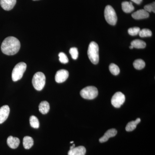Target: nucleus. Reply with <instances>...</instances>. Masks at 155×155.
I'll return each instance as SVG.
<instances>
[{
  "instance_id": "26",
  "label": "nucleus",
  "mask_w": 155,
  "mask_h": 155,
  "mask_svg": "<svg viewBox=\"0 0 155 155\" xmlns=\"http://www.w3.org/2000/svg\"><path fill=\"white\" fill-rule=\"evenodd\" d=\"M59 61L62 64H66L69 62V60L65 53L61 52L59 54Z\"/></svg>"
},
{
  "instance_id": "5",
  "label": "nucleus",
  "mask_w": 155,
  "mask_h": 155,
  "mask_svg": "<svg viewBox=\"0 0 155 155\" xmlns=\"http://www.w3.org/2000/svg\"><path fill=\"white\" fill-rule=\"evenodd\" d=\"M104 17L106 21L111 25H116L117 21V17L116 11L110 5L106 6L104 10Z\"/></svg>"
},
{
  "instance_id": "18",
  "label": "nucleus",
  "mask_w": 155,
  "mask_h": 155,
  "mask_svg": "<svg viewBox=\"0 0 155 155\" xmlns=\"http://www.w3.org/2000/svg\"><path fill=\"white\" fill-rule=\"evenodd\" d=\"M34 140L32 137L25 136L23 139V145L25 149H29L33 146Z\"/></svg>"
},
{
  "instance_id": "23",
  "label": "nucleus",
  "mask_w": 155,
  "mask_h": 155,
  "mask_svg": "<svg viewBox=\"0 0 155 155\" xmlns=\"http://www.w3.org/2000/svg\"><path fill=\"white\" fill-rule=\"evenodd\" d=\"M139 36L140 37H151L152 35V32L151 31L147 28H143V29L140 30L139 33Z\"/></svg>"
},
{
  "instance_id": "25",
  "label": "nucleus",
  "mask_w": 155,
  "mask_h": 155,
  "mask_svg": "<svg viewBox=\"0 0 155 155\" xmlns=\"http://www.w3.org/2000/svg\"><path fill=\"white\" fill-rule=\"evenodd\" d=\"M69 53L73 60H76L78 58V52L76 48H72L69 50Z\"/></svg>"
},
{
  "instance_id": "13",
  "label": "nucleus",
  "mask_w": 155,
  "mask_h": 155,
  "mask_svg": "<svg viewBox=\"0 0 155 155\" xmlns=\"http://www.w3.org/2000/svg\"><path fill=\"white\" fill-rule=\"evenodd\" d=\"M86 150L83 146H79L74 147L69 150L68 152V155H85Z\"/></svg>"
},
{
  "instance_id": "29",
  "label": "nucleus",
  "mask_w": 155,
  "mask_h": 155,
  "mask_svg": "<svg viewBox=\"0 0 155 155\" xmlns=\"http://www.w3.org/2000/svg\"><path fill=\"white\" fill-rule=\"evenodd\" d=\"M74 147H75V144H73L72 145V146L70 147V150L74 148Z\"/></svg>"
},
{
  "instance_id": "28",
  "label": "nucleus",
  "mask_w": 155,
  "mask_h": 155,
  "mask_svg": "<svg viewBox=\"0 0 155 155\" xmlns=\"http://www.w3.org/2000/svg\"><path fill=\"white\" fill-rule=\"evenodd\" d=\"M133 2L136 3L137 5H140L142 2L143 0H131Z\"/></svg>"
},
{
  "instance_id": "22",
  "label": "nucleus",
  "mask_w": 155,
  "mask_h": 155,
  "mask_svg": "<svg viewBox=\"0 0 155 155\" xmlns=\"http://www.w3.org/2000/svg\"><path fill=\"white\" fill-rule=\"evenodd\" d=\"M110 72L114 75H117L120 72V69L117 65L114 64H111L109 66Z\"/></svg>"
},
{
  "instance_id": "12",
  "label": "nucleus",
  "mask_w": 155,
  "mask_h": 155,
  "mask_svg": "<svg viewBox=\"0 0 155 155\" xmlns=\"http://www.w3.org/2000/svg\"><path fill=\"white\" fill-rule=\"evenodd\" d=\"M117 130L116 129H114V128H112V129L108 130L104 134L102 137H101L100 139V142L101 143L106 142L107 141L109 138L115 137L116 135V134H117Z\"/></svg>"
},
{
  "instance_id": "6",
  "label": "nucleus",
  "mask_w": 155,
  "mask_h": 155,
  "mask_svg": "<svg viewBox=\"0 0 155 155\" xmlns=\"http://www.w3.org/2000/svg\"><path fill=\"white\" fill-rule=\"evenodd\" d=\"M97 89L94 86H90L84 87L80 91V95L85 99L92 100L97 96Z\"/></svg>"
},
{
  "instance_id": "32",
  "label": "nucleus",
  "mask_w": 155,
  "mask_h": 155,
  "mask_svg": "<svg viewBox=\"0 0 155 155\" xmlns=\"http://www.w3.org/2000/svg\"><path fill=\"white\" fill-rule=\"evenodd\" d=\"M33 1H38V0H33Z\"/></svg>"
},
{
  "instance_id": "9",
  "label": "nucleus",
  "mask_w": 155,
  "mask_h": 155,
  "mask_svg": "<svg viewBox=\"0 0 155 155\" xmlns=\"http://www.w3.org/2000/svg\"><path fill=\"white\" fill-rule=\"evenodd\" d=\"M17 0H0V5L4 10L9 11L14 8Z\"/></svg>"
},
{
  "instance_id": "4",
  "label": "nucleus",
  "mask_w": 155,
  "mask_h": 155,
  "mask_svg": "<svg viewBox=\"0 0 155 155\" xmlns=\"http://www.w3.org/2000/svg\"><path fill=\"white\" fill-rule=\"evenodd\" d=\"M26 64L24 62H20L15 66L12 73V78L13 81H17L22 78L26 70Z\"/></svg>"
},
{
  "instance_id": "15",
  "label": "nucleus",
  "mask_w": 155,
  "mask_h": 155,
  "mask_svg": "<svg viewBox=\"0 0 155 155\" xmlns=\"http://www.w3.org/2000/svg\"><path fill=\"white\" fill-rule=\"evenodd\" d=\"M50 110V105L46 101H43L39 105V110L43 114H46L48 113Z\"/></svg>"
},
{
  "instance_id": "21",
  "label": "nucleus",
  "mask_w": 155,
  "mask_h": 155,
  "mask_svg": "<svg viewBox=\"0 0 155 155\" xmlns=\"http://www.w3.org/2000/svg\"><path fill=\"white\" fill-rule=\"evenodd\" d=\"M29 122L31 127L34 128H38L39 127V122L38 119L34 116H31Z\"/></svg>"
},
{
  "instance_id": "7",
  "label": "nucleus",
  "mask_w": 155,
  "mask_h": 155,
  "mask_svg": "<svg viewBox=\"0 0 155 155\" xmlns=\"http://www.w3.org/2000/svg\"><path fill=\"white\" fill-rule=\"evenodd\" d=\"M125 95L121 92H117L113 96L111 100L112 104L116 108H119L125 102Z\"/></svg>"
},
{
  "instance_id": "20",
  "label": "nucleus",
  "mask_w": 155,
  "mask_h": 155,
  "mask_svg": "<svg viewBox=\"0 0 155 155\" xmlns=\"http://www.w3.org/2000/svg\"><path fill=\"white\" fill-rule=\"evenodd\" d=\"M134 67L137 70H141L145 67V63L141 59H137L135 60L133 63Z\"/></svg>"
},
{
  "instance_id": "17",
  "label": "nucleus",
  "mask_w": 155,
  "mask_h": 155,
  "mask_svg": "<svg viewBox=\"0 0 155 155\" xmlns=\"http://www.w3.org/2000/svg\"><path fill=\"white\" fill-rule=\"evenodd\" d=\"M140 122V118H137L135 121H132L127 123L125 130L127 131H133L136 128L137 125Z\"/></svg>"
},
{
  "instance_id": "24",
  "label": "nucleus",
  "mask_w": 155,
  "mask_h": 155,
  "mask_svg": "<svg viewBox=\"0 0 155 155\" xmlns=\"http://www.w3.org/2000/svg\"><path fill=\"white\" fill-rule=\"evenodd\" d=\"M140 30V29L139 27H132L128 29V33L131 36H135L139 34Z\"/></svg>"
},
{
  "instance_id": "8",
  "label": "nucleus",
  "mask_w": 155,
  "mask_h": 155,
  "mask_svg": "<svg viewBox=\"0 0 155 155\" xmlns=\"http://www.w3.org/2000/svg\"><path fill=\"white\" fill-rule=\"evenodd\" d=\"M68 71L65 69H61L56 73L55 79L56 82L58 83H63L67 80L69 77Z\"/></svg>"
},
{
  "instance_id": "19",
  "label": "nucleus",
  "mask_w": 155,
  "mask_h": 155,
  "mask_svg": "<svg viewBox=\"0 0 155 155\" xmlns=\"http://www.w3.org/2000/svg\"><path fill=\"white\" fill-rule=\"evenodd\" d=\"M130 45L132 46L134 48L137 49H143L146 46V44L144 41L141 40L136 39L131 41Z\"/></svg>"
},
{
  "instance_id": "11",
  "label": "nucleus",
  "mask_w": 155,
  "mask_h": 155,
  "mask_svg": "<svg viewBox=\"0 0 155 155\" xmlns=\"http://www.w3.org/2000/svg\"><path fill=\"white\" fill-rule=\"evenodd\" d=\"M131 16L134 19H141L148 18L150 15L149 13L144 9H140L133 13Z\"/></svg>"
},
{
  "instance_id": "3",
  "label": "nucleus",
  "mask_w": 155,
  "mask_h": 155,
  "mask_svg": "<svg viewBox=\"0 0 155 155\" xmlns=\"http://www.w3.org/2000/svg\"><path fill=\"white\" fill-rule=\"evenodd\" d=\"M46 77L45 74L42 72H36L34 75L32 80L33 87L36 90L41 91L45 84Z\"/></svg>"
},
{
  "instance_id": "16",
  "label": "nucleus",
  "mask_w": 155,
  "mask_h": 155,
  "mask_svg": "<svg viewBox=\"0 0 155 155\" xmlns=\"http://www.w3.org/2000/svg\"><path fill=\"white\" fill-rule=\"evenodd\" d=\"M122 8L123 11L126 13H131L134 9V7L131 2H123L122 3Z\"/></svg>"
},
{
  "instance_id": "1",
  "label": "nucleus",
  "mask_w": 155,
  "mask_h": 155,
  "mask_svg": "<svg viewBox=\"0 0 155 155\" xmlns=\"http://www.w3.org/2000/svg\"><path fill=\"white\" fill-rule=\"evenodd\" d=\"M20 48V43L19 40L13 36L6 38L1 45V50L3 53L9 56L16 54Z\"/></svg>"
},
{
  "instance_id": "27",
  "label": "nucleus",
  "mask_w": 155,
  "mask_h": 155,
  "mask_svg": "<svg viewBox=\"0 0 155 155\" xmlns=\"http://www.w3.org/2000/svg\"><path fill=\"white\" fill-rule=\"evenodd\" d=\"M144 9L148 13L153 12L155 13V2L150 4L146 5L144 6Z\"/></svg>"
},
{
  "instance_id": "30",
  "label": "nucleus",
  "mask_w": 155,
  "mask_h": 155,
  "mask_svg": "<svg viewBox=\"0 0 155 155\" xmlns=\"http://www.w3.org/2000/svg\"><path fill=\"white\" fill-rule=\"evenodd\" d=\"M129 48H130V49H132L134 48V47L130 45V47H129Z\"/></svg>"
},
{
  "instance_id": "10",
  "label": "nucleus",
  "mask_w": 155,
  "mask_h": 155,
  "mask_svg": "<svg viewBox=\"0 0 155 155\" xmlns=\"http://www.w3.org/2000/svg\"><path fill=\"white\" fill-rule=\"evenodd\" d=\"M10 109L8 105L3 106L0 108V124L5 122L8 117Z\"/></svg>"
},
{
  "instance_id": "2",
  "label": "nucleus",
  "mask_w": 155,
  "mask_h": 155,
  "mask_svg": "<svg viewBox=\"0 0 155 155\" xmlns=\"http://www.w3.org/2000/svg\"><path fill=\"white\" fill-rule=\"evenodd\" d=\"M87 55L92 64H97L99 63V46L95 42L92 41L90 44L87 50Z\"/></svg>"
},
{
  "instance_id": "31",
  "label": "nucleus",
  "mask_w": 155,
  "mask_h": 155,
  "mask_svg": "<svg viewBox=\"0 0 155 155\" xmlns=\"http://www.w3.org/2000/svg\"><path fill=\"white\" fill-rule=\"evenodd\" d=\"M74 143V141L70 142V143Z\"/></svg>"
},
{
  "instance_id": "14",
  "label": "nucleus",
  "mask_w": 155,
  "mask_h": 155,
  "mask_svg": "<svg viewBox=\"0 0 155 155\" xmlns=\"http://www.w3.org/2000/svg\"><path fill=\"white\" fill-rule=\"evenodd\" d=\"M20 140L17 137H14L12 136H10L7 139V144L11 148L15 149L17 148L19 146Z\"/></svg>"
}]
</instances>
